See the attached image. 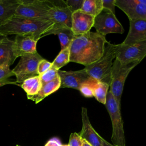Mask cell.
<instances>
[{
  "label": "cell",
  "instance_id": "11",
  "mask_svg": "<svg viewBox=\"0 0 146 146\" xmlns=\"http://www.w3.org/2000/svg\"><path fill=\"white\" fill-rule=\"evenodd\" d=\"M115 6L120 9L129 21L146 20V0H116Z\"/></svg>",
  "mask_w": 146,
  "mask_h": 146
},
{
  "label": "cell",
  "instance_id": "22",
  "mask_svg": "<svg viewBox=\"0 0 146 146\" xmlns=\"http://www.w3.org/2000/svg\"><path fill=\"white\" fill-rule=\"evenodd\" d=\"M103 9L102 0H84L80 10L95 17Z\"/></svg>",
  "mask_w": 146,
  "mask_h": 146
},
{
  "label": "cell",
  "instance_id": "19",
  "mask_svg": "<svg viewBox=\"0 0 146 146\" xmlns=\"http://www.w3.org/2000/svg\"><path fill=\"white\" fill-rule=\"evenodd\" d=\"M59 88H60V79L59 76H58L52 81L42 84L39 91L36 95L27 98L28 99L31 100L37 104L46 97L56 91Z\"/></svg>",
  "mask_w": 146,
  "mask_h": 146
},
{
  "label": "cell",
  "instance_id": "5",
  "mask_svg": "<svg viewBox=\"0 0 146 146\" xmlns=\"http://www.w3.org/2000/svg\"><path fill=\"white\" fill-rule=\"evenodd\" d=\"M111 118L112 132L111 140L115 146H125V138L120 107L112 93L108 91L105 104Z\"/></svg>",
  "mask_w": 146,
  "mask_h": 146
},
{
  "label": "cell",
  "instance_id": "34",
  "mask_svg": "<svg viewBox=\"0 0 146 146\" xmlns=\"http://www.w3.org/2000/svg\"><path fill=\"white\" fill-rule=\"evenodd\" d=\"M82 146H92L91 144H90L89 143H88L85 140L83 139V145Z\"/></svg>",
  "mask_w": 146,
  "mask_h": 146
},
{
  "label": "cell",
  "instance_id": "16",
  "mask_svg": "<svg viewBox=\"0 0 146 146\" xmlns=\"http://www.w3.org/2000/svg\"><path fill=\"white\" fill-rule=\"evenodd\" d=\"M143 41H146V20L129 21V31L121 43L132 44Z\"/></svg>",
  "mask_w": 146,
  "mask_h": 146
},
{
  "label": "cell",
  "instance_id": "17",
  "mask_svg": "<svg viewBox=\"0 0 146 146\" xmlns=\"http://www.w3.org/2000/svg\"><path fill=\"white\" fill-rule=\"evenodd\" d=\"M51 34L57 35L58 36L60 43L61 50L68 47L75 37V35L71 28L54 25L52 28L43 35V36Z\"/></svg>",
  "mask_w": 146,
  "mask_h": 146
},
{
  "label": "cell",
  "instance_id": "33",
  "mask_svg": "<svg viewBox=\"0 0 146 146\" xmlns=\"http://www.w3.org/2000/svg\"><path fill=\"white\" fill-rule=\"evenodd\" d=\"M102 145L103 146H115L113 145L112 144L110 143L109 142L107 141L105 139H103V141H102Z\"/></svg>",
  "mask_w": 146,
  "mask_h": 146
},
{
  "label": "cell",
  "instance_id": "31",
  "mask_svg": "<svg viewBox=\"0 0 146 146\" xmlns=\"http://www.w3.org/2000/svg\"><path fill=\"white\" fill-rule=\"evenodd\" d=\"M115 1L116 0H102L103 9H107L115 14Z\"/></svg>",
  "mask_w": 146,
  "mask_h": 146
},
{
  "label": "cell",
  "instance_id": "3",
  "mask_svg": "<svg viewBox=\"0 0 146 146\" xmlns=\"http://www.w3.org/2000/svg\"><path fill=\"white\" fill-rule=\"evenodd\" d=\"M117 46V44L107 41L103 55L94 63L84 67L91 78L97 82H102L110 85L111 68L113 60L116 58Z\"/></svg>",
  "mask_w": 146,
  "mask_h": 146
},
{
  "label": "cell",
  "instance_id": "24",
  "mask_svg": "<svg viewBox=\"0 0 146 146\" xmlns=\"http://www.w3.org/2000/svg\"><path fill=\"white\" fill-rule=\"evenodd\" d=\"M70 62V50L69 47L61 50L60 52L51 63V67L57 70H59L64 66Z\"/></svg>",
  "mask_w": 146,
  "mask_h": 146
},
{
  "label": "cell",
  "instance_id": "36",
  "mask_svg": "<svg viewBox=\"0 0 146 146\" xmlns=\"http://www.w3.org/2000/svg\"><path fill=\"white\" fill-rule=\"evenodd\" d=\"M16 146H20V145H17Z\"/></svg>",
  "mask_w": 146,
  "mask_h": 146
},
{
  "label": "cell",
  "instance_id": "27",
  "mask_svg": "<svg viewBox=\"0 0 146 146\" xmlns=\"http://www.w3.org/2000/svg\"><path fill=\"white\" fill-rule=\"evenodd\" d=\"M96 83H86L83 84L79 90L82 95L86 98H92L94 96L93 86Z\"/></svg>",
  "mask_w": 146,
  "mask_h": 146
},
{
  "label": "cell",
  "instance_id": "32",
  "mask_svg": "<svg viewBox=\"0 0 146 146\" xmlns=\"http://www.w3.org/2000/svg\"><path fill=\"white\" fill-rule=\"evenodd\" d=\"M44 146H69L68 144H62L60 140L57 137H53L50 139Z\"/></svg>",
  "mask_w": 146,
  "mask_h": 146
},
{
  "label": "cell",
  "instance_id": "26",
  "mask_svg": "<svg viewBox=\"0 0 146 146\" xmlns=\"http://www.w3.org/2000/svg\"><path fill=\"white\" fill-rule=\"evenodd\" d=\"M58 70L55 69L53 67H51L44 73L39 75L41 84H44L46 83L52 81L59 76Z\"/></svg>",
  "mask_w": 146,
  "mask_h": 146
},
{
  "label": "cell",
  "instance_id": "10",
  "mask_svg": "<svg viewBox=\"0 0 146 146\" xmlns=\"http://www.w3.org/2000/svg\"><path fill=\"white\" fill-rule=\"evenodd\" d=\"M58 73L60 79V88H71L79 90L84 84L97 82L90 76L84 68L69 71L59 70Z\"/></svg>",
  "mask_w": 146,
  "mask_h": 146
},
{
  "label": "cell",
  "instance_id": "12",
  "mask_svg": "<svg viewBox=\"0 0 146 146\" xmlns=\"http://www.w3.org/2000/svg\"><path fill=\"white\" fill-rule=\"evenodd\" d=\"M72 13L64 1H54L48 11L49 20L55 25L65 26L71 29Z\"/></svg>",
  "mask_w": 146,
  "mask_h": 146
},
{
  "label": "cell",
  "instance_id": "13",
  "mask_svg": "<svg viewBox=\"0 0 146 146\" xmlns=\"http://www.w3.org/2000/svg\"><path fill=\"white\" fill-rule=\"evenodd\" d=\"M95 17L79 10L72 13L71 30L75 36L90 31L94 26Z\"/></svg>",
  "mask_w": 146,
  "mask_h": 146
},
{
  "label": "cell",
  "instance_id": "9",
  "mask_svg": "<svg viewBox=\"0 0 146 146\" xmlns=\"http://www.w3.org/2000/svg\"><path fill=\"white\" fill-rule=\"evenodd\" d=\"M146 56V41L132 44H118L116 58L123 63L138 61L140 62Z\"/></svg>",
  "mask_w": 146,
  "mask_h": 146
},
{
  "label": "cell",
  "instance_id": "15",
  "mask_svg": "<svg viewBox=\"0 0 146 146\" xmlns=\"http://www.w3.org/2000/svg\"><path fill=\"white\" fill-rule=\"evenodd\" d=\"M38 39L29 35H17L14 40V52L17 58L36 52Z\"/></svg>",
  "mask_w": 146,
  "mask_h": 146
},
{
  "label": "cell",
  "instance_id": "29",
  "mask_svg": "<svg viewBox=\"0 0 146 146\" xmlns=\"http://www.w3.org/2000/svg\"><path fill=\"white\" fill-rule=\"evenodd\" d=\"M68 145L69 146H82L83 139L79 133L76 132L71 133L70 136Z\"/></svg>",
  "mask_w": 146,
  "mask_h": 146
},
{
  "label": "cell",
  "instance_id": "8",
  "mask_svg": "<svg viewBox=\"0 0 146 146\" xmlns=\"http://www.w3.org/2000/svg\"><path fill=\"white\" fill-rule=\"evenodd\" d=\"M93 27L98 33L103 36L110 33L123 34L124 32L123 26L115 14L106 9L95 17Z\"/></svg>",
  "mask_w": 146,
  "mask_h": 146
},
{
  "label": "cell",
  "instance_id": "25",
  "mask_svg": "<svg viewBox=\"0 0 146 146\" xmlns=\"http://www.w3.org/2000/svg\"><path fill=\"white\" fill-rule=\"evenodd\" d=\"M14 76L13 71L8 65L0 66V87L8 84H17L15 81L10 80V78Z\"/></svg>",
  "mask_w": 146,
  "mask_h": 146
},
{
  "label": "cell",
  "instance_id": "4",
  "mask_svg": "<svg viewBox=\"0 0 146 146\" xmlns=\"http://www.w3.org/2000/svg\"><path fill=\"white\" fill-rule=\"evenodd\" d=\"M139 63L138 61L123 63L116 59L113 62L111 72L110 91L120 106L121 98L125 80L131 70Z\"/></svg>",
  "mask_w": 146,
  "mask_h": 146
},
{
  "label": "cell",
  "instance_id": "6",
  "mask_svg": "<svg viewBox=\"0 0 146 146\" xmlns=\"http://www.w3.org/2000/svg\"><path fill=\"white\" fill-rule=\"evenodd\" d=\"M14 15L34 19L48 21V11L54 4L48 0H18Z\"/></svg>",
  "mask_w": 146,
  "mask_h": 146
},
{
  "label": "cell",
  "instance_id": "30",
  "mask_svg": "<svg viewBox=\"0 0 146 146\" xmlns=\"http://www.w3.org/2000/svg\"><path fill=\"white\" fill-rule=\"evenodd\" d=\"M52 63L46 59H43L41 60L38 66V73L39 75H41L42 74L46 72L47 70H48L49 68L51 67Z\"/></svg>",
  "mask_w": 146,
  "mask_h": 146
},
{
  "label": "cell",
  "instance_id": "35",
  "mask_svg": "<svg viewBox=\"0 0 146 146\" xmlns=\"http://www.w3.org/2000/svg\"><path fill=\"white\" fill-rule=\"evenodd\" d=\"M6 38H7V36L6 35H3L2 34L0 33V42H2L3 40H4L5 39H6Z\"/></svg>",
  "mask_w": 146,
  "mask_h": 146
},
{
  "label": "cell",
  "instance_id": "20",
  "mask_svg": "<svg viewBox=\"0 0 146 146\" xmlns=\"http://www.w3.org/2000/svg\"><path fill=\"white\" fill-rule=\"evenodd\" d=\"M18 5V0H0V26L15 14Z\"/></svg>",
  "mask_w": 146,
  "mask_h": 146
},
{
  "label": "cell",
  "instance_id": "28",
  "mask_svg": "<svg viewBox=\"0 0 146 146\" xmlns=\"http://www.w3.org/2000/svg\"><path fill=\"white\" fill-rule=\"evenodd\" d=\"M64 1L68 8L73 13L75 11L81 10L84 0H67Z\"/></svg>",
  "mask_w": 146,
  "mask_h": 146
},
{
  "label": "cell",
  "instance_id": "7",
  "mask_svg": "<svg viewBox=\"0 0 146 146\" xmlns=\"http://www.w3.org/2000/svg\"><path fill=\"white\" fill-rule=\"evenodd\" d=\"M43 59L38 52L21 56L18 64L12 70L16 77L15 82L22 83L30 78L38 76V66Z\"/></svg>",
  "mask_w": 146,
  "mask_h": 146
},
{
  "label": "cell",
  "instance_id": "18",
  "mask_svg": "<svg viewBox=\"0 0 146 146\" xmlns=\"http://www.w3.org/2000/svg\"><path fill=\"white\" fill-rule=\"evenodd\" d=\"M14 40L6 38L0 42V66H10L17 58L14 52Z\"/></svg>",
  "mask_w": 146,
  "mask_h": 146
},
{
  "label": "cell",
  "instance_id": "2",
  "mask_svg": "<svg viewBox=\"0 0 146 146\" xmlns=\"http://www.w3.org/2000/svg\"><path fill=\"white\" fill-rule=\"evenodd\" d=\"M54 25L48 21L34 19L14 15L0 26V33L6 36L11 34L29 35L39 40Z\"/></svg>",
  "mask_w": 146,
  "mask_h": 146
},
{
  "label": "cell",
  "instance_id": "14",
  "mask_svg": "<svg viewBox=\"0 0 146 146\" xmlns=\"http://www.w3.org/2000/svg\"><path fill=\"white\" fill-rule=\"evenodd\" d=\"M81 116L82 128L79 133L80 137L92 146H103L102 141L103 138L96 132L92 126L86 107H82Z\"/></svg>",
  "mask_w": 146,
  "mask_h": 146
},
{
  "label": "cell",
  "instance_id": "23",
  "mask_svg": "<svg viewBox=\"0 0 146 146\" xmlns=\"http://www.w3.org/2000/svg\"><path fill=\"white\" fill-rule=\"evenodd\" d=\"M110 85L102 82H96L93 86L94 97L100 103L105 105Z\"/></svg>",
  "mask_w": 146,
  "mask_h": 146
},
{
  "label": "cell",
  "instance_id": "21",
  "mask_svg": "<svg viewBox=\"0 0 146 146\" xmlns=\"http://www.w3.org/2000/svg\"><path fill=\"white\" fill-rule=\"evenodd\" d=\"M21 86L26 92L27 97L33 96L36 95L42 86L39 75L30 78L25 80L21 84Z\"/></svg>",
  "mask_w": 146,
  "mask_h": 146
},
{
  "label": "cell",
  "instance_id": "1",
  "mask_svg": "<svg viewBox=\"0 0 146 146\" xmlns=\"http://www.w3.org/2000/svg\"><path fill=\"white\" fill-rule=\"evenodd\" d=\"M107 41L105 36L97 32L75 36L69 46L70 62L85 67L94 63L103 55Z\"/></svg>",
  "mask_w": 146,
  "mask_h": 146
}]
</instances>
